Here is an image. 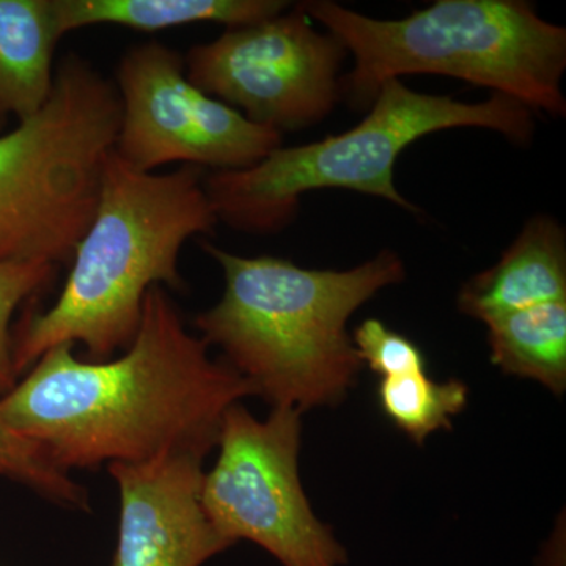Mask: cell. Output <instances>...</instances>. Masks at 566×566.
<instances>
[{"mask_svg":"<svg viewBox=\"0 0 566 566\" xmlns=\"http://www.w3.org/2000/svg\"><path fill=\"white\" fill-rule=\"evenodd\" d=\"M205 457L166 453L107 465L120 491V524L111 566H202L232 547L202 504Z\"/></svg>","mask_w":566,"mask_h":566,"instance_id":"obj_10","label":"cell"},{"mask_svg":"<svg viewBox=\"0 0 566 566\" xmlns=\"http://www.w3.org/2000/svg\"><path fill=\"white\" fill-rule=\"evenodd\" d=\"M468 400L469 387L463 381H434L427 371L382 378L378 387L381 411L417 446H423L436 431L450 430Z\"/></svg>","mask_w":566,"mask_h":566,"instance_id":"obj_15","label":"cell"},{"mask_svg":"<svg viewBox=\"0 0 566 566\" xmlns=\"http://www.w3.org/2000/svg\"><path fill=\"white\" fill-rule=\"evenodd\" d=\"M301 416L273 408L259 420L233 405L222 419L218 460L203 475V509L232 545L248 539L282 566H345V546L316 517L301 483Z\"/></svg>","mask_w":566,"mask_h":566,"instance_id":"obj_7","label":"cell"},{"mask_svg":"<svg viewBox=\"0 0 566 566\" xmlns=\"http://www.w3.org/2000/svg\"><path fill=\"white\" fill-rule=\"evenodd\" d=\"M485 326L491 363L502 374L532 379L554 395H564L566 301L512 312Z\"/></svg>","mask_w":566,"mask_h":566,"instance_id":"obj_14","label":"cell"},{"mask_svg":"<svg viewBox=\"0 0 566 566\" xmlns=\"http://www.w3.org/2000/svg\"><path fill=\"white\" fill-rule=\"evenodd\" d=\"M57 266L48 263H0V397L18 382L13 365L14 312L31 297L50 289Z\"/></svg>","mask_w":566,"mask_h":566,"instance_id":"obj_17","label":"cell"},{"mask_svg":"<svg viewBox=\"0 0 566 566\" xmlns=\"http://www.w3.org/2000/svg\"><path fill=\"white\" fill-rule=\"evenodd\" d=\"M114 85L122 104L114 151L142 172L169 164L211 172L248 169L282 145V134L196 87L185 57L161 41L129 48Z\"/></svg>","mask_w":566,"mask_h":566,"instance_id":"obj_9","label":"cell"},{"mask_svg":"<svg viewBox=\"0 0 566 566\" xmlns=\"http://www.w3.org/2000/svg\"><path fill=\"white\" fill-rule=\"evenodd\" d=\"M0 476L31 488L55 504L88 509V495L69 474L51 465L36 447L3 422L0 417Z\"/></svg>","mask_w":566,"mask_h":566,"instance_id":"obj_16","label":"cell"},{"mask_svg":"<svg viewBox=\"0 0 566 566\" xmlns=\"http://www.w3.org/2000/svg\"><path fill=\"white\" fill-rule=\"evenodd\" d=\"M289 6L282 0H54L63 36L103 24L147 33L199 22L241 28L281 14Z\"/></svg>","mask_w":566,"mask_h":566,"instance_id":"obj_13","label":"cell"},{"mask_svg":"<svg viewBox=\"0 0 566 566\" xmlns=\"http://www.w3.org/2000/svg\"><path fill=\"white\" fill-rule=\"evenodd\" d=\"M62 39L54 0H0V129L48 103Z\"/></svg>","mask_w":566,"mask_h":566,"instance_id":"obj_12","label":"cell"},{"mask_svg":"<svg viewBox=\"0 0 566 566\" xmlns=\"http://www.w3.org/2000/svg\"><path fill=\"white\" fill-rule=\"evenodd\" d=\"M222 268L219 303L193 319L199 337L218 346L255 397L304 412L337 406L363 363L349 318L406 277L403 260L382 249L349 270H308L279 256H243L202 243Z\"/></svg>","mask_w":566,"mask_h":566,"instance_id":"obj_2","label":"cell"},{"mask_svg":"<svg viewBox=\"0 0 566 566\" xmlns=\"http://www.w3.org/2000/svg\"><path fill=\"white\" fill-rule=\"evenodd\" d=\"M565 524H557L556 531L543 546L538 557V566H565Z\"/></svg>","mask_w":566,"mask_h":566,"instance_id":"obj_19","label":"cell"},{"mask_svg":"<svg viewBox=\"0 0 566 566\" xmlns=\"http://www.w3.org/2000/svg\"><path fill=\"white\" fill-rule=\"evenodd\" d=\"M205 175L193 166L142 172L111 151L95 214L57 301L25 315L13 334L18 378L59 345L81 344L88 360L112 359L136 338L148 290L185 289L182 245L219 223Z\"/></svg>","mask_w":566,"mask_h":566,"instance_id":"obj_3","label":"cell"},{"mask_svg":"<svg viewBox=\"0 0 566 566\" xmlns=\"http://www.w3.org/2000/svg\"><path fill=\"white\" fill-rule=\"evenodd\" d=\"M301 6L352 55L342 98L356 109H368L386 82L436 74L565 117V28L524 0H438L400 20L365 17L329 0Z\"/></svg>","mask_w":566,"mask_h":566,"instance_id":"obj_4","label":"cell"},{"mask_svg":"<svg viewBox=\"0 0 566 566\" xmlns=\"http://www.w3.org/2000/svg\"><path fill=\"white\" fill-rule=\"evenodd\" d=\"M452 128L491 129L527 145L534 139V112L499 93L464 103L389 81L348 132L297 147L281 145L248 169L207 174L205 189L218 222L252 234L281 232L296 219L301 197L318 189L367 193L417 212L395 185V164L409 145Z\"/></svg>","mask_w":566,"mask_h":566,"instance_id":"obj_5","label":"cell"},{"mask_svg":"<svg viewBox=\"0 0 566 566\" xmlns=\"http://www.w3.org/2000/svg\"><path fill=\"white\" fill-rule=\"evenodd\" d=\"M352 338L360 363L381 378L427 371L422 349L379 319H365L356 327Z\"/></svg>","mask_w":566,"mask_h":566,"instance_id":"obj_18","label":"cell"},{"mask_svg":"<svg viewBox=\"0 0 566 566\" xmlns=\"http://www.w3.org/2000/svg\"><path fill=\"white\" fill-rule=\"evenodd\" d=\"M556 301H566V234L549 216L527 221L501 260L458 293L461 314L483 324Z\"/></svg>","mask_w":566,"mask_h":566,"instance_id":"obj_11","label":"cell"},{"mask_svg":"<svg viewBox=\"0 0 566 566\" xmlns=\"http://www.w3.org/2000/svg\"><path fill=\"white\" fill-rule=\"evenodd\" d=\"M120 120L114 82L82 55H63L48 103L0 133V263L70 264Z\"/></svg>","mask_w":566,"mask_h":566,"instance_id":"obj_6","label":"cell"},{"mask_svg":"<svg viewBox=\"0 0 566 566\" xmlns=\"http://www.w3.org/2000/svg\"><path fill=\"white\" fill-rule=\"evenodd\" d=\"M346 55L344 44L316 31L297 6L196 44L185 66L200 91L249 122L283 134L316 125L335 109Z\"/></svg>","mask_w":566,"mask_h":566,"instance_id":"obj_8","label":"cell"},{"mask_svg":"<svg viewBox=\"0 0 566 566\" xmlns=\"http://www.w3.org/2000/svg\"><path fill=\"white\" fill-rule=\"evenodd\" d=\"M50 349L0 397V417L69 474L145 463L172 452L207 458L226 412L252 386L186 326L163 286L148 290L133 344L107 360Z\"/></svg>","mask_w":566,"mask_h":566,"instance_id":"obj_1","label":"cell"}]
</instances>
